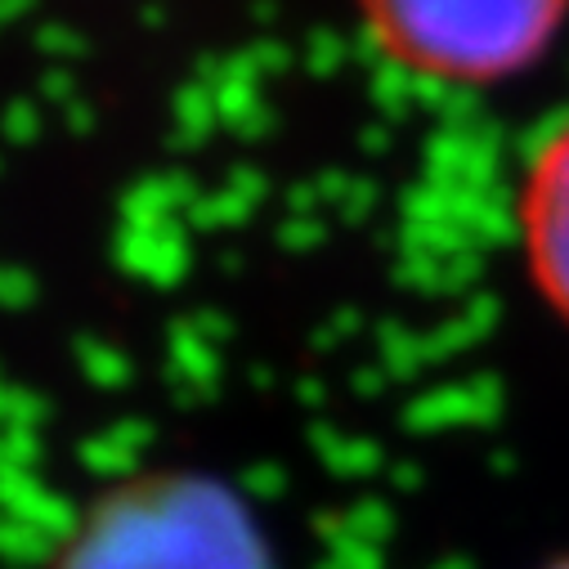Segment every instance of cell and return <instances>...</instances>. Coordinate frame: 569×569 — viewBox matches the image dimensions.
I'll list each match as a JSON object with an SVG mask.
<instances>
[{
  "mask_svg": "<svg viewBox=\"0 0 569 569\" xmlns=\"http://www.w3.org/2000/svg\"><path fill=\"white\" fill-rule=\"evenodd\" d=\"M359 46L417 94H485L542 68L569 32V0H355Z\"/></svg>",
  "mask_w": 569,
  "mask_h": 569,
  "instance_id": "cell-1",
  "label": "cell"
},
{
  "mask_svg": "<svg viewBox=\"0 0 569 569\" xmlns=\"http://www.w3.org/2000/svg\"><path fill=\"white\" fill-rule=\"evenodd\" d=\"M59 569H269V547L229 485L158 471L103 493L63 538Z\"/></svg>",
  "mask_w": 569,
  "mask_h": 569,
  "instance_id": "cell-2",
  "label": "cell"
},
{
  "mask_svg": "<svg viewBox=\"0 0 569 569\" xmlns=\"http://www.w3.org/2000/svg\"><path fill=\"white\" fill-rule=\"evenodd\" d=\"M511 229L533 297L569 332V112L520 167Z\"/></svg>",
  "mask_w": 569,
  "mask_h": 569,
  "instance_id": "cell-3",
  "label": "cell"
},
{
  "mask_svg": "<svg viewBox=\"0 0 569 569\" xmlns=\"http://www.w3.org/2000/svg\"><path fill=\"white\" fill-rule=\"evenodd\" d=\"M117 264L130 278H144L153 288H176L189 273V238L176 220L167 224H121L117 242H112Z\"/></svg>",
  "mask_w": 569,
  "mask_h": 569,
  "instance_id": "cell-4",
  "label": "cell"
},
{
  "mask_svg": "<svg viewBox=\"0 0 569 569\" xmlns=\"http://www.w3.org/2000/svg\"><path fill=\"white\" fill-rule=\"evenodd\" d=\"M220 381V346L189 319L171 323V390L180 403H202Z\"/></svg>",
  "mask_w": 569,
  "mask_h": 569,
  "instance_id": "cell-5",
  "label": "cell"
},
{
  "mask_svg": "<svg viewBox=\"0 0 569 569\" xmlns=\"http://www.w3.org/2000/svg\"><path fill=\"white\" fill-rule=\"evenodd\" d=\"M198 184L184 171H162V176H144L121 193V224H167L180 211H189L198 202Z\"/></svg>",
  "mask_w": 569,
  "mask_h": 569,
  "instance_id": "cell-6",
  "label": "cell"
},
{
  "mask_svg": "<svg viewBox=\"0 0 569 569\" xmlns=\"http://www.w3.org/2000/svg\"><path fill=\"white\" fill-rule=\"evenodd\" d=\"M149 445H153V426H149V421L117 417L112 426H103V431H94V436L81 445V462H86L94 476L112 480V476H126Z\"/></svg>",
  "mask_w": 569,
  "mask_h": 569,
  "instance_id": "cell-7",
  "label": "cell"
},
{
  "mask_svg": "<svg viewBox=\"0 0 569 569\" xmlns=\"http://www.w3.org/2000/svg\"><path fill=\"white\" fill-rule=\"evenodd\" d=\"M216 126H220L216 94H211V86H202V81L193 77L189 86H180V90H176V144L198 149Z\"/></svg>",
  "mask_w": 569,
  "mask_h": 569,
  "instance_id": "cell-8",
  "label": "cell"
},
{
  "mask_svg": "<svg viewBox=\"0 0 569 569\" xmlns=\"http://www.w3.org/2000/svg\"><path fill=\"white\" fill-rule=\"evenodd\" d=\"M251 211H256V202H247L242 193H233L229 184H220V189H202L198 202L184 211V220H189V229L216 233V229H233V224H242Z\"/></svg>",
  "mask_w": 569,
  "mask_h": 569,
  "instance_id": "cell-9",
  "label": "cell"
},
{
  "mask_svg": "<svg viewBox=\"0 0 569 569\" xmlns=\"http://www.w3.org/2000/svg\"><path fill=\"white\" fill-rule=\"evenodd\" d=\"M72 355H77V363H81V372L99 386V390H121L126 381H130V359L112 346V341H99V337H81L77 346H72Z\"/></svg>",
  "mask_w": 569,
  "mask_h": 569,
  "instance_id": "cell-10",
  "label": "cell"
},
{
  "mask_svg": "<svg viewBox=\"0 0 569 569\" xmlns=\"http://www.w3.org/2000/svg\"><path fill=\"white\" fill-rule=\"evenodd\" d=\"M0 134H6L10 144H32L41 134V108L32 99H10L6 112H0Z\"/></svg>",
  "mask_w": 569,
  "mask_h": 569,
  "instance_id": "cell-11",
  "label": "cell"
},
{
  "mask_svg": "<svg viewBox=\"0 0 569 569\" xmlns=\"http://www.w3.org/2000/svg\"><path fill=\"white\" fill-rule=\"evenodd\" d=\"M37 301V282L19 264H0V310H28Z\"/></svg>",
  "mask_w": 569,
  "mask_h": 569,
  "instance_id": "cell-12",
  "label": "cell"
},
{
  "mask_svg": "<svg viewBox=\"0 0 569 569\" xmlns=\"http://www.w3.org/2000/svg\"><path fill=\"white\" fill-rule=\"evenodd\" d=\"M37 46L50 59H81V50H86V41L72 28H63V23H41L37 28Z\"/></svg>",
  "mask_w": 569,
  "mask_h": 569,
  "instance_id": "cell-13",
  "label": "cell"
},
{
  "mask_svg": "<svg viewBox=\"0 0 569 569\" xmlns=\"http://www.w3.org/2000/svg\"><path fill=\"white\" fill-rule=\"evenodd\" d=\"M41 90H46L50 99H59V103H72V90H77V86H72V77H68L63 68H50V72L41 77Z\"/></svg>",
  "mask_w": 569,
  "mask_h": 569,
  "instance_id": "cell-14",
  "label": "cell"
},
{
  "mask_svg": "<svg viewBox=\"0 0 569 569\" xmlns=\"http://www.w3.org/2000/svg\"><path fill=\"white\" fill-rule=\"evenodd\" d=\"M32 10V0H0V23H14Z\"/></svg>",
  "mask_w": 569,
  "mask_h": 569,
  "instance_id": "cell-15",
  "label": "cell"
},
{
  "mask_svg": "<svg viewBox=\"0 0 569 569\" xmlns=\"http://www.w3.org/2000/svg\"><path fill=\"white\" fill-rule=\"evenodd\" d=\"M90 121H94V112L86 103H68V126L72 130H90Z\"/></svg>",
  "mask_w": 569,
  "mask_h": 569,
  "instance_id": "cell-16",
  "label": "cell"
},
{
  "mask_svg": "<svg viewBox=\"0 0 569 569\" xmlns=\"http://www.w3.org/2000/svg\"><path fill=\"white\" fill-rule=\"evenodd\" d=\"M542 569H569V556H560V560H551V565H542Z\"/></svg>",
  "mask_w": 569,
  "mask_h": 569,
  "instance_id": "cell-17",
  "label": "cell"
},
{
  "mask_svg": "<svg viewBox=\"0 0 569 569\" xmlns=\"http://www.w3.org/2000/svg\"><path fill=\"white\" fill-rule=\"evenodd\" d=\"M0 399H6V381H0ZM0 426H6V417H0Z\"/></svg>",
  "mask_w": 569,
  "mask_h": 569,
  "instance_id": "cell-18",
  "label": "cell"
}]
</instances>
